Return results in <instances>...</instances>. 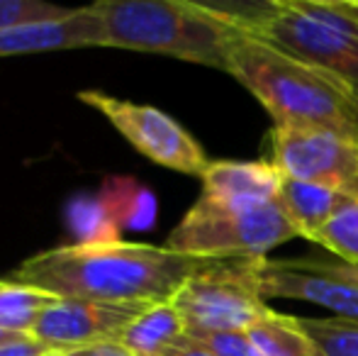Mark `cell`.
Returning <instances> with one entry per match:
<instances>
[{"label":"cell","mask_w":358,"mask_h":356,"mask_svg":"<svg viewBox=\"0 0 358 356\" xmlns=\"http://www.w3.org/2000/svg\"><path fill=\"white\" fill-rule=\"evenodd\" d=\"M231 78L287 127L329 129L358 142V98L341 78L239 29L229 49Z\"/></svg>","instance_id":"2"},{"label":"cell","mask_w":358,"mask_h":356,"mask_svg":"<svg viewBox=\"0 0 358 356\" xmlns=\"http://www.w3.org/2000/svg\"><path fill=\"white\" fill-rule=\"evenodd\" d=\"M76 10L78 8H64L44 0H0V32L29 24L62 22L71 17Z\"/></svg>","instance_id":"18"},{"label":"cell","mask_w":358,"mask_h":356,"mask_svg":"<svg viewBox=\"0 0 358 356\" xmlns=\"http://www.w3.org/2000/svg\"><path fill=\"white\" fill-rule=\"evenodd\" d=\"M208 264L154 244L103 242L49 249L22 262L10 280L69 300L95 303H171L183 283Z\"/></svg>","instance_id":"1"},{"label":"cell","mask_w":358,"mask_h":356,"mask_svg":"<svg viewBox=\"0 0 358 356\" xmlns=\"http://www.w3.org/2000/svg\"><path fill=\"white\" fill-rule=\"evenodd\" d=\"M251 273L261 298L305 300L334 313V318L358 322V285L341 276L315 271L297 264V259H251Z\"/></svg>","instance_id":"9"},{"label":"cell","mask_w":358,"mask_h":356,"mask_svg":"<svg viewBox=\"0 0 358 356\" xmlns=\"http://www.w3.org/2000/svg\"><path fill=\"white\" fill-rule=\"evenodd\" d=\"M297 264L307 269H315V271H327V273H334V276H341V278L351 280V283L358 285V266L354 264H346L341 259H322V257H305V259H297Z\"/></svg>","instance_id":"21"},{"label":"cell","mask_w":358,"mask_h":356,"mask_svg":"<svg viewBox=\"0 0 358 356\" xmlns=\"http://www.w3.org/2000/svg\"><path fill=\"white\" fill-rule=\"evenodd\" d=\"M149 305L139 303H95V300L57 298L42 318L37 320L32 334L59 354L100 342H117L137 315Z\"/></svg>","instance_id":"8"},{"label":"cell","mask_w":358,"mask_h":356,"mask_svg":"<svg viewBox=\"0 0 358 356\" xmlns=\"http://www.w3.org/2000/svg\"><path fill=\"white\" fill-rule=\"evenodd\" d=\"M217 356H261L256 344L246 332H224V334H203L193 337Z\"/></svg>","instance_id":"19"},{"label":"cell","mask_w":358,"mask_h":356,"mask_svg":"<svg viewBox=\"0 0 358 356\" xmlns=\"http://www.w3.org/2000/svg\"><path fill=\"white\" fill-rule=\"evenodd\" d=\"M292 237L297 234L278 200L256 210H227L198 198L169 234L166 247L185 257L222 262L266 257L271 249L290 242Z\"/></svg>","instance_id":"4"},{"label":"cell","mask_w":358,"mask_h":356,"mask_svg":"<svg viewBox=\"0 0 358 356\" xmlns=\"http://www.w3.org/2000/svg\"><path fill=\"white\" fill-rule=\"evenodd\" d=\"M10 337H15V332H3V329H0V344L8 342Z\"/></svg>","instance_id":"24"},{"label":"cell","mask_w":358,"mask_h":356,"mask_svg":"<svg viewBox=\"0 0 358 356\" xmlns=\"http://www.w3.org/2000/svg\"><path fill=\"white\" fill-rule=\"evenodd\" d=\"M164 356H217V354H213L208 347H205V344H200L198 339H193L188 334V337H185L178 347H173L171 352H166Z\"/></svg>","instance_id":"23"},{"label":"cell","mask_w":358,"mask_h":356,"mask_svg":"<svg viewBox=\"0 0 358 356\" xmlns=\"http://www.w3.org/2000/svg\"><path fill=\"white\" fill-rule=\"evenodd\" d=\"M0 356H62L57 349L39 342L34 334H15L0 344Z\"/></svg>","instance_id":"20"},{"label":"cell","mask_w":358,"mask_h":356,"mask_svg":"<svg viewBox=\"0 0 358 356\" xmlns=\"http://www.w3.org/2000/svg\"><path fill=\"white\" fill-rule=\"evenodd\" d=\"M351 3H354V8H356V13H358V0H351Z\"/></svg>","instance_id":"25"},{"label":"cell","mask_w":358,"mask_h":356,"mask_svg":"<svg viewBox=\"0 0 358 356\" xmlns=\"http://www.w3.org/2000/svg\"><path fill=\"white\" fill-rule=\"evenodd\" d=\"M188 337L185 322L173 303L149 305L127 325L117 342L134 356H164Z\"/></svg>","instance_id":"13"},{"label":"cell","mask_w":358,"mask_h":356,"mask_svg":"<svg viewBox=\"0 0 358 356\" xmlns=\"http://www.w3.org/2000/svg\"><path fill=\"white\" fill-rule=\"evenodd\" d=\"M283 173L273 162H210L200 200L227 210H256L275 203Z\"/></svg>","instance_id":"10"},{"label":"cell","mask_w":358,"mask_h":356,"mask_svg":"<svg viewBox=\"0 0 358 356\" xmlns=\"http://www.w3.org/2000/svg\"><path fill=\"white\" fill-rule=\"evenodd\" d=\"M268 137L273 147L271 162L283 176L358 200V142L329 129L287 124H273Z\"/></svg>","instance_id":"7"},{"label":"cell","mask_w":358,"mask_h":356,"mask_svg":"<svg viewBox=\"0 0 358 356\" xmlns=\"http://www.w3.org/2000/svg\"><path fill=\"white\" fill-rule=\"evenodd\" d=\"M336 259L358 266V200H346L315 239Z\"/></svg>","instance_id":"16"},{"label":"cell","mask_w":358,"mask_h":356,"mask_svg":"<svg viewBox=\"0 0 358 356\" xmlns=\"http://www.w3.org/2000/svg\"><path fill=\"white\" fill-rule=\"evenodd\" d=\"M90 10L103 27V47L166 54L217 71L229 69L239 27L200 0H98Z\"/></svg>","instance_id":"3"},{"label":"cell","mask_w":358,"mask_h":356,"mask_svg":"<svg viewBox=\"0 0 358 356\" xmlns=\"http://www.w3.org/2000/svg\"><path fill=\"white\" fill-rule=\"evenodd\" d=\"M324 356H358V322L341 318H300Z\"/></svg>","instance_id":"17"},{"label":"cell","mask_w":358,"mask_h":356,"mask_svg":"<svg viewBox=\"0 0 358 356\" xmlns=\"http://www.w3.org/2000/svg\"><path fill=\"white\" fill-rule=\"evenodd\" d=\"M346 195L329 190L324 185L305 183V180H295L283 176L280 180V193L278 205L292 225L297 237H305L315 242L317 234L322 232L327 222L336 215V210L346 203Z\"/></svg>","instance_id":"12"},{"label":"cell","mask_w":358,"mask_h":356,"mask_svg":"<svg viewBox=\"0 0 358 356\" xmlns=\"http://www.w3.org/2000/svg\"><path fill=\"white\" fill-rule=\"evenodd\" d=\"M62 356H134V354L127 352L120 342H100V344H90V347L73 349V352H66Z\"/></svg>","instance_id":"22"},{"label":"cell","mask_w":358,"mask_h":356,"mask_svg":"<svg viewBox=\"0 0 358 356\" xmlns=\"http://www.w3.org/2000/svg\"><path fill=\"white\" fill-rule=\"evenodd\" d=\"M261 356H324L317 339L302 327L300 318L268 310L246 332Z\"/></svg>","instance_id":"14"},{"label":"cell","mask_w":358,"mask_h":356,"mask_svg":"<svg viewBox=\"0 0 358 356\" xmlns=\"http://www.w3.org/2000/svg\"><path fill=\"white\" fill-rule=\"evenodd\" d=\"M251 259L208 262L193 273L171 303L185 322L190 337L224 332H249L268 313L251 273Z\"/></svg>","instance_id":"5"},{"label":"cell","mask_w":358,"mask_h":356,"mask_svg":"<svg viewBox=\"0 0 358 356\" xmlns=\"http://www.w3.org/2000/svg\"><path fill=\"white\" fill-rule=\"evenodd\" d=\"M78 100L105 115L108 122L149 162L185 176H205L210 166L205 149L164 110L113 98L100 90H80Z\"/></svg>","instance_id":"6"},{"label":"cell","mask_w":358,"mask_h":356,"mask_svg":"<svg viewBox=\"0 0 358 356\" xmlns=\"http://www.w3.org/2000/svg\"><path fill=\"white\" fill-rule=\"evenodd\" d=\"M54 300L57 295L44 293L32 285L15 283L10 278L0 280V329L15 334H32L37 320Z\"/></svg>","instance_id":"15"},{"label":"cell","mask_w":358,"mask_h":356,"mask_svg":"<svg viewBox=\"0 0 358 356\" xmlns=\"http://www.w3.org/2000/svg\"><path fill=\"white\" fill-rule=\"evenodd\" d=\"M83 47H103V27L90 5L78 8L71 17L62 22L29 24L0 32V59Z\"/></svg>","instance_id":"11"}]
</instances>
